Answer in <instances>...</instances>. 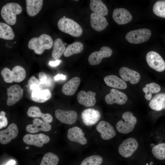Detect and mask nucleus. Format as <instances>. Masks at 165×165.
<instances>
[{
  "label": "nucleus",
  "mask_w": 165,
  "mask_h": 165,
  "mask_svg": "<svg viewBox=\"0 0 165 165\" xmlns=\"http://www.w3.org/2000/svg\"><path fill=\"white\" fill-rule=\"evenodd\" d=\"M51 96V94L50 90L40 89L32 91L31 99L35 102L42 103L49 100Z\"/></svg>",
  "instance_id": "26"
},
{
  "label": "nucleus",
  "mask_w": 165,
  "mask_h": 165,
  "mask_svg": "<svg viewBox=\"0 0 165 165\" xmlns=\"http://www.w3.org/2000/svg\"><path fill=\"white\" fill-rule=\"evenodd\" d=\"M112 17L115 21L119 25L128 23L132 18L129 11L123 8L115 9L113 12Z\"/></svg>",
  "instance_id": "16"
},
{
  "label": "nucleus",
  "mask_w": 165,
  "mask_h": 165,
  "mask_svg": "<svg viewBox=\"0 0 165 165\" xmlns=\"http://www.w3.org/2000/svg\"><path fill=\"white\" fill-rule=\"evenodd\" d=\"M61 61L60 60H57L55 61H50L49 62V64L53 67L57 66L59 64Z\"/></svg>",
  "instance_id": "43"
},
{
  "label": "nucleus",
  "mask_w": 165,
  "mask_h": 165,
  "mask_svg": "<svg viewBox=\"0 0 165 165\" xmlns=\"http://www.w3.org/2000/svg\"><path fill=\"white\" fill-rule=\"evenodd\" d=\"M18 133L16 124L14 123L11 124L6 129L0 131V143L4 145L9 143L17 136Z\"/></svg>",
  "instance_id": "15"
},
{
  "label": "nucleus",
  "mask_w": 165,
  "mask_h": 165,
  "mask_svg": "<svg viewBox=\"0 0 165 165\" xmlns=\"http://www.w3.org/2000/svg\"><path fill=\"white\" fill-rule=\"evenodd\" d=\"M27 114L29 117L32 118L41 117L43 121L48 123H51L53 120L50 114L42 113L40 108L36 106L30 107L27 112Z\"/></svg>",
  "instance_id": "24"
},
{
  "label": "nucleus",
  "mask_w": 165,
  "mask_h": 165,
  "mask_svg": "<svg viewBox=\"0 0 165 165\" xmlns=\"http://www.w3.org/2000/svg\"><path fill=\"white\" fill-rule=\"evenodd\" d=\"M90 24L91 27L97 31L103 30L108 24L107 20L104 16L94 12L91 14Z\"/></svg>",
  "instance_id": "18"
},
{
  "label": "nucleus",
  "mask_w": 165,
  "mask_h": 165,
  "mask_svg": "<svg viewBox=\"0 0 165 165\" xmlns=\"http://www.w3.org/2000/svg\"><path fill=\"white\" fill-rule=\"evenodd\" d=\"M1 74L6 82L11 83L13 81L12 71L8 68H4L1 72Z\"/></svg>",
  "instance_id": "39"
},
{
  "label": "nucleus",
  "mask_w": 165,
  "mask_h": 165,
  "mask_svg": "<svg viewBox=\"0 0 165 165\" xmlns=\"http://www.w3.org/2000/svg\"><path fill=\"white\" fill-rule=\"evenodd\" d=\"M152 153L157 159H165V143H162L155 146L152 149Z\"/></svg>",
  "instance_id": "37"
},
{
  "label": "nucleus",
  "mask_w": 165,
  "mask_h": 165,
  "mask_svg": "<svg viewBox=\"0 0 165 165\" xmlns=\"http://www.w3.org/2000/svg\"><path fill=\"white\" fill-rule=\"evenodd\" d=\"M96 129L100 134L103 140H109L115 137L116 134L113 127L106 121H100L97 125Z\"/></svg>",
  "instance_id": "14"
},
{
  "label": "nucleus",
  "mask_w": 165,
  "mask_h": 165,
  "mask_svg": "<svg viewBox=\"0 0 165 165\" xmlns=\"http://www.w3.org/2000/svg\"><path fill=\"white\" fill-rule=\"evenodd\" d=\"M59 161L57 156L52 152H49L44 155L40 165H57Z\"/></svg>",
  "instance_id": "35"
},
{
  "label": "nucleus",
  "mask_w": 165,
  "mask_h": 165,
  "mask_svg": "<svg viewBox=\"0 0 165 165\" xmlns=\"http://www.w3.org/2000/svg\"><path fill=\"white\" fill-rule=\"evenodd\" d=\"M66 79V76L62 74H58L54 77V79L55 81L60 80H64Z\"/></svg>",
  "instance_id": "42"
},
{
  "label": "nucleus",
  "mask_w": 165,
  "mask_h": 165,
  "mask_svg": "<svg viewBox=\"0 0 165 165\" xmlns=\"http://www.w3.org/2000/svg\"><path fill=\"white\" fill-rule=\"evenodd\" d=\"M64 43L60 38H57L53 44L52 56L56 60H58L64 53L66 49Z\"/></svg>",
  "instance_id": "29"
},
{
  "label": "nucleus",
  "mask_w": 165,
  "mask_h": 165,
  "mask_svg": "<svg viewBox=\"0 0 165 165\" xmlns=\"http://www.w3.org/2000/svg\"><path fill=\"white\" fill-rule=\"evenodd\" d=\"M28 83L30 89L32 90V91L41 89L39 80L36 79L34 76H31L29 79Z\"/></svg>",
  "instance_id": "40"
},
{
  "label": "nucleus",
  "mask_w": 165,
  "mask_h": 165,
  "mask_svg": "<svg viewBox=\"0 0 165 165\" xmlns=\"http://www.w3.org/2000/svg\"><path fill=\"white\" fill-rule=\"evenodd\" d=\"M151 35L149 30L141 28L129 31L126 34V38L130 43L140 44L147 41Z\"/></svg>",
  "instance_id": "5"
},
{
  "label": "nucleus",
  "mask_w": 165,
  "mask_h": 165,
  "mask_svg": "<svg viewBox=\"0 0 165 165\" xmlns=\"http://www.w3.org/2000/svg\"><path fill=\"white\" fill-rule=\"evenodd\" d=\"M150 108L155 111L165 109V93H161L155 95L149 103Z\"/></svg>",
  "instance_id": "27"
},
{
  "label": "nucleus",
  "mask_w": 165,
  "mask_h": 165,
  "mask_svg": "<svg viewBox=\"0 0 165 165\" xmlns=\"http://www.w3.org/2000/svg\"><path fill=\"white\" fill-rule=\"evenodd\" d=\"M63 18H65V17H65V16H63Z\"/></svg>",
  "instance_id": "45"
},
{
  "label": "nucleus",
  "mask_w": 165,
  "mask_h": 165,
  "mask_svg": "<svg viewBox=\"0 0 165 165\" xmlns=\"http://www.w3.org/2000/svg\"><path fill=\"white\" fill-rule=\"evenodd\" d=\"M146 60L149 66L157 72H161L165 69V61L157 52L150 51L146 54Z\"/></svg>",
  "instance_id": "6"
},
{
  "label": "nucleus",
  "mask_w": 165,
  "mask_h": 165,
  "mask_svg": "<svg viewBox=\"0 0 165 165\" xmlns=\"http://www.w3.org/2000/svg\"><path fill=\"white\" fill-rule=\"evenodd\" d=\"M119 73L124 80L129 81L133 84L138 82L140 79V75L138 72L127 67L121 68L119 70Z\"/></svg>",
  "instance_id": "21"
},
{
  "label": "nucleus",
  "mask_w": 165,
  "mask_h": 165,
  "mask_svg": "<svg viewBox=\"0 0 165 165\" xmlns=\"http://www.w3.org/2000/svg\"><path fill=\"white\" fill-rule=\"evenodd\" d=\"M15 35L12 28L9 25L0 23V38L7 40L13 39Z\"/></svg>",
  "instance_id": "31"
},
{
  "label": "nucleus",
  "mask_w": 165,
  "mask_h": 165,
  "mask_svg": "<svg viewBox=\"0 0 165 165\" xmlns=\"http://www.w3.org/2000/svg\"><path fill=\"white\" fill-rule=\"evenodd\" d=\"M122 119L117 123L116 128L120 133L127 134L134 129L137 122L136 118L132 113L130 112H124L122 116Z\"/></svg>",
  "instance_id": "4"
},
{
  "label": "nucleus",
  "mask_w": 165,
  "mask_h": 165,
  "mask_svg": "<svg viewBox=\"0 0 165 165\" xmlns=\"http://www.w3.org/2000/svg\"><path fill=\"white\" fill-rule=\"evenodd\" d=\"M67 137L70 141L82 145H85L87 142V139L84 136V133L77 127L69 128L68 131Z\"/></svg>",
  "instance_id": "17"
},
{
  "label": "nucleus",
  "mask_w": 165,
  "mask_h": 165,
  "mask_svg": "<svg viewBox=\"0 0 165 165\" xmlns=\"http://www.w3.org/2000/svg\"><path fill=\"white\" fill-rule=\"evenodd\" d=\"M15 161L13 160H11L8 161L5 165H15Z\"/></svg>",
  "instance_id": "44"
},
{
  "label": "nucleus",
  "mask_w": 165,
  "mask_h": 165,
  "mask_svg": "<svg viewBox=\"0 0 165 165\" xmlns=\"http://www.w3.org/2000/svg\"><path fill=\"white\" fill-rule=\"evenodd\" d=\"M142 90L145 93V98L149 101L151 99L152 94L159 92L161 90V87L158 84L152 82L146 84L145 87L143 88Z\"/></svg>",
  "instance_id": "32"
},
{
  "label": "nucleus",
  "mask_w": 165,
  "mask_h": 165,
  "mask_svg": "<svg viewBox=\"0 0 165 165\" xmlns=\"http://www.w3.org/2000/svg\"><path fill=\"white\" fill-rule=\"evenodd\" d=\"M146 165H148V163H147L146 164Z\"/></svg>",
  "instance_id": "47"
},
{
  "label": "nucleus",
  "mask_w": 165,
  "mask_h": 165,
  "mask_svg": "<svg viewBox=\"0 0 165 165\" xmlns=\"http://www.w3.org/2000/svg\"><path fill=\"white\" fill-rule=\"evenodd\" d=\"M96 93L89 91L86 92L80 91L78 94L77 98L78 102L80 104L87 107L94 106L96 103Z\"/></svg>",
  "instance_id": "19"
},
{
  "label": "nucleus",
  "mask_w": 165,
  "mask_h": 165,
  "mask_svg": "<svg viewBox=\"0 0 165 165\" xmlns=\"http://www.w3.org/2000/svg\"><path fill=\"white\" fill-rule=\"evenodd\" d=\"M51 125L49 123L39 119L35 118L33 120V123L28 125L26 128L27 131L34 133L40 131L48 132L51 130Z\"/></svg>",
  "instance_id": "20"
},
{
  "label": "nucleus",
  "mask_w": 165,
  "mask_h": 165,
  "mask_svg": "<svg viewBox=\"0 0 165 165\" xmlns=\"http://www.w3.org/2000/svg\"><path fill=\"white\" fill-rule=\"evenodd\" d=\"M26 9L28 15L34 16L41 10L43 5L42 0H26Z\"/></svg>",
  "instance_id": "25"
},
{
  "label": "nucleus",
  "mask_w": 165,
  "mask_h": 165,
  "mask_svg": "<svg viewBox=\"0 0 165 165\" xmlns=\"http://www.w3.org/2000/svg\"><path fill=\"white\" fill-rule=\"evenodd\" d=\"M138 143L134 138H129L126 139L120 145L118 149L120 154L127 158L131 156L137 149Z\"/></svg>",
  "instance_id": "7"
},
{
  "label": "nucleus",
  "mask_w": 165,
  "mask_h": 165,
  "mask_svg": "<svg viewBox=\"0 0 165 165\" xmlns=\"http://www.w3.org/2000/svg\"><path fill=\"white\" fill-rule=\"evenodd\" d=\"M53 42L51 37L49 35L43 34L38 37L31 39L28 43V48L33 50L37 54H40L45 50L49 49L53 46Z\"/></svg>",
  "instance_id": "1"
},
{
  "label": "nucleus",
  "mask_w": 165,
  "mask_h": 165,
  "mask_svg": "<svg viewBox=\"0 0 165 165\" xmlns=\"http://www.w3.org/2000/svg\"><path fill=\"white\" fill-rule=\"evenodd\" d=\"M80 79L78 77H74L66 82L63 86L62 91L66 95H73L80 85Z\"/></svg>",
  "instance_id": "22"
},
{
  "label": "nucleus",
  "mask_w": 165,
  "mask_h": 165,
  "mask_svg": "<svg viewBox=\"0 0 165 165\" xmlns=\"http://www.w3.org/2000/svg\"><path fill=\"white\" fill-rule=\"evenodd\" d=\"M112 50L107 46H103L101 48L99 51L92 52L89 56L88 61L91 65H97L99 64L104 58L110 57L112 54Z\"/></svg>",
  "instance_id": "9"
},
{
  "label": "nucleus",
  "mask_w": 165,
  "mask_h": 165,
  "mask_svg": "<svg viewBox=\"0 0 165 165\" xmlns=\"http://www.w3.org/2000/svg\"><path fill=\"white\" fill-rule=\"evenodd\" d=\"M64 45H66V43H64Z\"/></svg>",
  "instance_id": "46"
},
{
  "label": "nucleus",
  "mask_w": 165,
  "mask_h": 165,
  "mask_svg": "<svg viewBox=\"0 0 165 165\" xmlns=\"http://www.w3.org/2000/svg\"><path fill=\"white\" fill-rule=\"evenodd\" d=\"M6 113L4 111L0 112V129L6 127L8 124L7 118L5 117Z\"/></svg>",
  "instance_id": "41"
},
{
  "label": "nucleus",
  "mask_w": 165,
  "mask_h": 165,
  "mask_svg": "<svg viewBox=\"0 0 165 165\" xmlns=\"http://www.w3.org/2000/svg\"><path fill=\"white\" fill-rule=\"evenodd\" d=\"M57 26L60 31L74 37H79L83 33V29L80 25L70 18H61L58 22Z\"/></svg>",
  "instance_id": "2"
},
{
  "label": "nucleus",
  "mask_w": 165,
  "mask_h": 165,
  "mask_svg": "<svg viewBox=\"0 0 165 165\" xmlns=\"http://www.w3.org/2000/svg\"><path fill=\"white\" fill-rule=\"evenodd\" d=\"M23 140L26 144L40 148L43 146L44 144L48 143L50 138L48 136L42 133L35 134H28L23 137Z\"/></svg>",
  "instance_id": "8"
},
{
  "label": "nucleus",
  "mask_w": 165,
  "mask_h": 165,
  "mask_svg": "<svg viewBox=\"0 0 165 165\" xmlns=\"http://www.w3.org/2000/svg\"><path fill=\"white\" fill-rule=\"evenodd\" d=\"M22 10L21 6L18 3L11 2L7 3L2 8L1 15L2 19L8 24L14 25L16 20V15Z\"/></svg>",
  "instance_id": "3"
},
{
  "label": "nucleus",
  "mask_w": 165,
  "mask_h": 165,
  "mask_svg": "<svg viewBox=\"0 0 165 165\" xmlns=\"http://www.w3.org/2000/svg\"><path fill=\"white\" fill-rule=\"evenodd\" d=\"M83 50V46L81 42H75L67 46L63 55L65 57H68L73 54L81 53Z\"/></svg>",
  "instance_id": "30"
},
{
  "label": "nucleus",
  "mask_w": 165,
  "mask_h": 165,
  "mask_svg": "<svg viewBox=\"0 0 165 165\" xmlns=\"http://www.w3.org/2000/svg\"><path fill=\"white\" fill-rule=\"evenodd\" d=\"M153 11L156 16L165 18V0H159L154 4Z\"/></svg>",
  "instance_id": "36"
},
{
  "label": "nucleus",
  "mask_w": 165,
  "mask_h": 165,
  "mask_svg": "<svg viewBox=\"0 0 165 165\" xmlns=\"http://www.w3.org/2000/svg\"><path fill=\"white\" fill-rule=\"evenodd\" d=\"M104 80L106 84L111 87L122 90L125 89L127 87L124 80L116 75L106 76L104 77Z\"/></svg>",
  "instance_id": "23"
},
{
  "label": "nucleus",
  "mask_w": 165,
  "mask_h": 165,
  "mask_svg": "<svg viewBox=\"0 0 165 165\" xmlns=\"http://www.w3.org/2000/svg\"><path fill=\"white\" fill-rule=\"evenodd\" d=\"M55 115L61 122L70 125L75 123L78 117L77 112L73 110L64 111L58 109L55 111Z\"/></svg>",
  "instance_id": "10"
},
{
  "label": "nucleus",
  "mask_w": 165,
  "mask_h": 165,
  "mask_svg": "<svg viewBox=\"0 0 165 165\" xmlns=\"http://www.w3.org/2000/svg\"><path fill=\"white\" fill-rule=\"evenodd\" d=\"M8 98L6 104L9 106L14 105L19 101L23 94V90L21 87L17 84L10 86L7 90Z\"/></svg>",
  "instance_id": "11"
},
{
  "label": "nucleus",
  "mask_w": 165,
  "mask_h": 165,
  "mask_svg": "<svg viewBox=\"0 0 165 165\" xmlns=\"http://www.w3.org/2000/svg\"><path fill=\"white\" fill-rule=\"evenodd\" d=\"M127 99L126 94L115 89H111L110 93L105 97L106 102L109 105L116 103L119 105H123L127 102Z\"/></svg>",
  "instance_id": "13"
},
{
  "label": "nucleus",
  "mask_w": 165,
  "mask_h": 165,
  "mask_svg": "<svg viewBox=\"0 0 165 165\" xmlns=\"http://www.w3.org/2000/svg\"><path fill=\"white\" fill-rule=\"evenodd\" d=\"M14 42V43H16V42Z\"/></svg>",
  "instance_id": "48"
},
{
  "label": "nucleus",
  "mask_w": 165,
  "mask_h": 165,
  "mask_svg": "<svg viewBox=\"0 0 165 165\" xmlns=\"http://www.w3.org/2000/svg\"><path fill=\"white\" fill-rule=\"evenodd\" d=\"M38 76L42 90L43 88L49 90L53 87V81L49 75L46 74L43 72H41L39 73Z\"/></svg>",
  "instance_id": "33"
},
{
  "label": "nucleus",
  "mask_w": 165,
  "mask_h": 165,
  "mask_svg": "<svg viewBox=\"0 0 165 165\" xmlns=\"http://www.w3.org/2000/svg\"><path fill=\"white\" fill-rule=\"evenodd\" d=\"M101 116V114L99 111L92 108L84 110L81 114L82 122L87 126H91L95 124L100 120Z\"/></svg>",
  "instance_id": "12"
},
{
  "label": "nucleus",
  "mask_w": 165,
  "mask_h": 165,
  "mask_svg": "<svg viewBox=\"0 0 165 165\" xmlns=\"http://www.w3.org/2000/svg\"><path fill=\"white\" fill-rule=\"evenodd\" d=\"M102 161L103 159L101 156L94 155L86 158L82 162L80 165H101Z\"/></svg>",
  "instance_id": "38"
},
{
  "label": "nucleus",
  "mask_w": 165,
  "mask_h": 165,
  "mask_svg": "<svg viewBox=\"0 0 165 165\" xmlns=\"http://www.w3.org/2000/svg\"><path fill=\"white\" fill-rule=\"evenodd\" d=\"M90 7L94 12L103 16L108 15V10L106 5L101 0H91L90 2Z\"/></svg>",
  "instance_id": "28"
},
{
  "label": "nucleus",
  "mask_w": 165,
  "mask_h": 165,
  "mask_svg": "<svg viewBox=\"0 0 165 165\" xmlns=\"http://www.w3.org/2000/svg\"><path fill=\"white\" fill-rule=\"evenodd\" d=\"M13 81L19 82L23 80L26 76L25 69L22 66L16 65L13 67L12 70Z\"/></svg>",
  "instance_id": "34"
}]
</instances>
